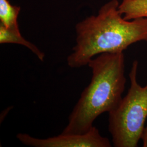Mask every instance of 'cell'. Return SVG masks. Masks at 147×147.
<instances>
[{
  "label": "cell",
  "instance_id": "obj_2",
  "mask_svg": "<svg viewBox=\"0 0 147 147\" xmlns=\"http://www.w3.org/2000/svg\"><path fill=\"white\" fill-rule=\"evenodd\" d=\"M92 77L69 117L62 134L88 131L101 114L113 110L121 101L126 79L124 53H103L89 61Z\"/></svg>",
  "mask_w": 147,
  "mask_h": 147
},
{
  "label": "cell",
  "instance_id": "obj_6",
  "mask_svg": "<svg viewBox=\"0 0 147 147\" xmlns=\"http://www.w3.org/2000/svg\"><path fill=\"white\" fill-rule=\"evenodd\" d=\"M119 10L127 20L147 18V0H123Z\"/></svg>",
  "mask_w": 147,
  "mask_h": 147
},
{
  "label": "cell",
  "instance_id": "obj_1",
  "mask_svg": "<svg viewBox=\"0 0 147 147\" xmlns=\"http://www.w3.org/2000/svg\"><path fill=\"white\" fill-rule=\"evenodd\" d=\"M119 4L118 0H111L96 16L76 24V45L67 57L70 68L88 65L97 55L123 53L134 43L147 42V18L126 20L119 10Z\"/></svg>",
  "mask_w": 147,
  "mask_h": 147
},
{
  "label": "cell",
  "instance_id": "obj_7",
  "mask_svg": "<svg viewBox=\"0 0 147 147\" xmlns=\"http://www.w3.org/2000/svg\"><path fill=\"white\" fill-rule=\"evenodd\" d=\"M20 11V7L11 5L8 0H0L1 24L11 31L20 32L17 21Z\"/></svg>",
  "mask_w": 147,
  "mask_h": 147
},
{
  "label": "cell",
  "instance_id": "obj_3",
  "mask_svg": "<svg viewBox=\"0 0 147 147\" xmlns=\"http://www.w3.org/2000/svg\"><path fill=\"white\" fill-rule=\"evenodd\" d=\"M138 62H132L130 86L118 105L109 113V130L115 147H136L147 117V84L137 81Z\"/></svg>",
  "mask_w": 147,
  "mask_h": 147
},
{
  "label": "cell",
  "instance_id": "obj_5",
  "mask_svg": "<svg viewBox=\"0 0 147 147\" xmlns=\"http://www.w3.org/2000/svg\"><path fill=\"white\" fill-rule=\"evenodd\" d=\"M0 43L20 44L30 49L40 61H43L45 57L44 53L41 51L35 45L26 40L21 36L20 32L11 31L1 24H0Z\"/></svg>",
  "mask_w": 147,
  "mask_h": 147
},
{
  "label": "cell",
  "instance_id": "obj_4",
  "mask_svg": "<svg viewBox=\"0 0 147 147\" xmlns=\"http://www.w3.org/2000/svg\"><path fill=\"white\" fill-rule=\"evenodd\" d=\"M17 138L24 144L33 147H111L108 138L102 136L99 130L93 126L82 134H63L45 139L37 138L27 134L19 133Z\"/></svg>",
  "mask_w": 147,
  "mask_h": 147
},
{
  "label": "cell",
  "instance_id": "obj_8",
  "mask_svg": "<svg viewBox=\"0 0 147 147\" xmlns=\"http://www.w3.org/2000/svg\"><path fill=\"white\" fill-rule=\"evenodd\" d=\"M143 142V147H147V126H144L142 130L141 138Z\"/></svg>",
  "mask_w": 147,
  "mask_h": 147
}]
</instances>
